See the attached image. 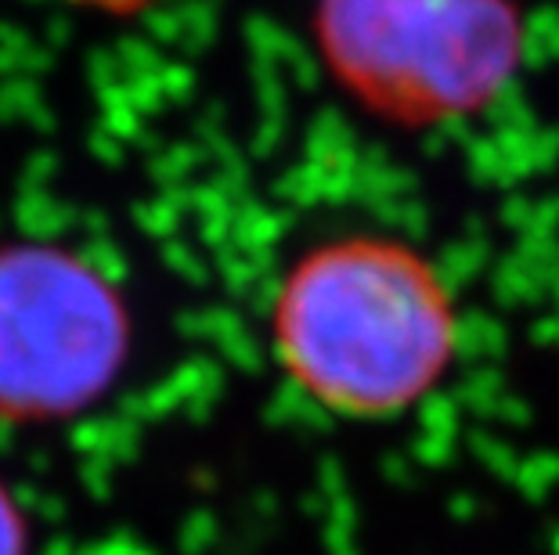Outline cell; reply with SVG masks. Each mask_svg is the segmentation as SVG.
I'll return each instance as SVG.
<instances>
[{"instance_id": "cell-3", "label": "cell", "mask_w": 559, "mask_h": 555, "mask_svg": "<svg viewBox=\"0 0 559 555\" xmlns=\"http://www.w3.org/2000/svg\"><path fill=\"white\" fill-rule=\"evenodd\" d=\"M134 350V314L98 264L66 245H0V419L94 408Z\"/></svg>"}, {"instance_id": "cell-2", "label": "cell", "mask_w": 559, "mask_h": 555, "mask_svg": "<svg viewBox=\"0 0 559 555\" xmlns=\"http://www.w3.org/2000/svg\"><path fill=\"white\" fill-rule=\"evenodd\" d=\"M311 44L343 98L397 130L477 120L527 62L516 0H314Z\"/></svg>"}, {"instance_id": "cell-1", "label": "cell", "mask_w": 559, "mask_h": 555, "mask_svg": "<svg viewBox=\"0 0 559 555\" xmlns=\"http://www.w3.org/2000/svg\"><path fill=\"white\" fill-rule=\"evenodd\" d=\"M282 375L350 422L401 419L459 361L462 314L440 267L394 234L354 231L304 250L267 311Z\"/></svg>"}, {"instance_id": "cell-4", "label": "cell", "mask_w": 559, "mask_h": 555, "mask_svg": "<svg viewBox=\"0 0 559 555\" xmlns=\"http://www.w3.org/2000/svg\"><path fill=\"white\" fill-rule=\"evenodd\" d=\"M0 555H29V527L15 494L0 483Z\"/></svg>"}]
</instances>
